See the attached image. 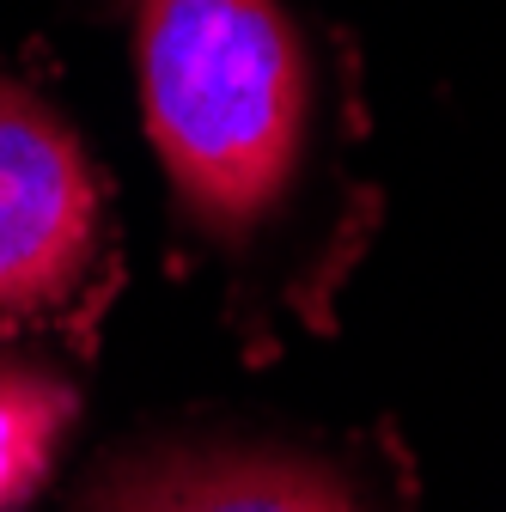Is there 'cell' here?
<instances>
[{
    "instance_id": "1",
    "label": "cell",
    "mask_w": 506,
    "mask_h": 512,
    "mask_svg": "<svg viewBox=\"0 0 506 512\" xmlns=\"http://www.w3.org/2000/svg\"><path fill=\"white\" fill-rule=\"evenodd\" d=\"M147 147L177 238L257 348L324 330L378 232L354 171L360 110L287 0H122Z\"/></svg>"
},
{
    "instance_id": "2",
    "label": "cell",
    "mask_w": 506,
    "mask_h": 512,
    "mask_svg": "<svg viewBox=\"0 0 506 512\" xmlns=\"http://www.w3.org/2000/svg\"><path fill=\"white\" fill-rule=\"evenodd\" d=\"M74 512H403V476L366 439L183 427L104 458Z\"/></svg>"
},
{
    "instance_id": "3",
    "label": "cell",
    "mask_w": 506,
    "mask_h": 512,
    "mask_svg": "<svg viewBox=\"0 0 506 512\" xmlns=\"http://www.w3.org/2000/svg\"><path fill=\"white\" fill-rule=\"evenodd\" d=\"M104 256V177L80 128L49 92L0 74V330L74 311Z\"/></svg>"
},
{
    "instance_id": "4",
    "label": "cell",
    "mask_w": 506,
    "mask_h": 512,
    "mask_svg": "<svg viewBox=\"0 0 506 512\" xmlns=\"http://www.w3.org/2000/svg\"><path fill=\"white\" fill-rule=\"evenodd\" d=\"M80 421V384L55 360L0 348V512H25Z\"/></svg>"
}]
</instances>
